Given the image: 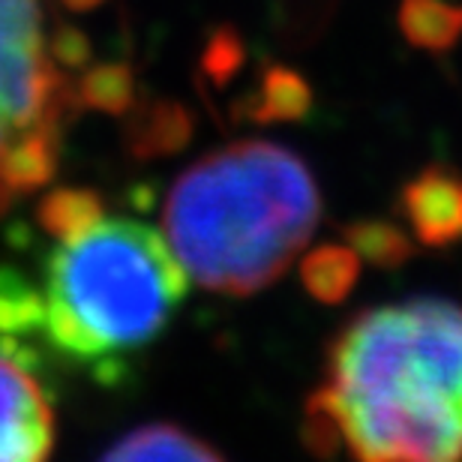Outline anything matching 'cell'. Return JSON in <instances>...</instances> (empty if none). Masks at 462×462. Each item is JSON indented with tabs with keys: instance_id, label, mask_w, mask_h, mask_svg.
I'll list each match as a JSON object with an SVG mask.
<instances>
[{
	"instance_id": "cell-1",
	"label": "cell",
	"mask_w": 462,
	"mask_h": 462,
	"mask_svg": "<svg viewBox=\"0 0 462 462\" xmlns=\"http://www.w3.org/2000/svg\"><path fill=\"white\" fill-rule=\"evenodd\" d=\"M40 226L51 237L40 280L0 267V346L40 339L63 366L115 382L165 330L189 276L162 231L106 214L94 192H51Z\"/></svg>"
},
{
	"instance_id": "cell-2",
	"label": "cell",
	"mask_w": 462,
	"mask_h": 462,
	"mask_svg": "<svg viewBox=\"0 0 462 462\" xmlns=\"http://www.w3.org/2000/svg\"><path fill=\"white\" fill-rule=\"evenodd\" d=\"M307 439L369 462L462 459L459 303L418 298L348 321L310 400Z\"/></svg>"
},
{
	"instance_id": "cell-3",
	"label": "cell",
	"mask_w": 462,
	"mask_h": 462,
	"mask_svg": "<svg viewBox=\"0 0 462 462\" xmlns=\"http://www.w3.org/2000/svg\"><path fill=\"white\" fill-rule=\"evenodd\" d=\"M319 217V187L298 156L237 142L180 174L162 208V237L201 289L244 298L289 271Z\"/></svg>"
},
{
	"instance_id": "cell-4",
	"label": "cell",
	"mask_w": 462,
	"mask_h": 462,
	"mask_svg": "<svg viewBox=\"0 0 462 462\" xmlns=\"http://www.w3.org/2000/svg\"><path fill=\"white\" fill-rule=\"evenodd\" d=\"M69 90L40 0H0V214L58 169Z\"/></svg>"
},
{
	"instance_id": "cell-5",
	"label": "cell",
	"mask_w": 462,
	"mask_h": 462,
	"mask_svg": "<svg viewBox=\"0 0 462 462\" xmlns=\"http://www.w3.org/2000/svg\"><path fill=\"white\" fill-rule=\"evenodd\" d=\"M54 448V411L27 360L0 346V462H40Z\"/></svg>"
},
{
	"instance_id": "cell-6",
	"label": "cell",
	"mask_w": 462,
	"mask_h": 462,
	"mask_svg": "<svg viewBox=\"0 0 462 462\" xmlns=\"http://www.w3.org/2000/svg\"><path fill=\"white\" fill-rule=\"evenodd\" d=\"M409 223L430 246L462 240V174L423 171L402 196Z\"/></svg>"
},
{
	"instance_id": "cell-7",
	"label": "cell",
	"mask_w": 462,
	"mask_h": 462,
	"mask_svg": "<svg viewBox=\"0 0 462 462\" xmlns=\"http://www.w3.org/2000/svg\"><path fill=\"white\" fill-rule=\"evenodd\" d=\"M103 459L124 462H160V459H219V450L205 445L199 436L174 427V423H147L142 430L126 432L115 448H108Z\"/></svg>"
},
{
	"instance_id": "cell-8",
	"label": "cell",
	"mask_w": 462,
	"mask_h": 462,
	"mask_svg": "<svg viewBox=\"0 0 462 462\" xmlns=\"http://www.w3.org/2000/svg\"><path fill=\"white\" fill-rule=\"evenodd\" d=\"M405 31L414 42L430 49H445L462 33V9L441 0H409L405 4Z\"/></svg>"
},
{
	"instance_id": "cell-9",
	"label": "cell",
	"mask_w": 462,
	"mask_h": 462,
	"mask_svg": "<svg viewBox=\"0 0 462 462\" xmlns=\"http://www.w3.org/2000/svg\"><path fill=\"white\" fill-rule=\"evenodd\" d=\"M307 276H310V285L319 298L325 300H334L339 298L351 280H355V262L346 249H325V253H316L310 258L307 264Z\"/></svg>"
}]
</instances>
